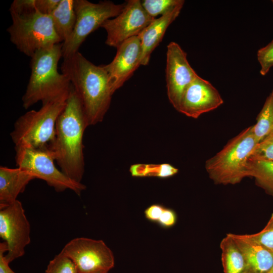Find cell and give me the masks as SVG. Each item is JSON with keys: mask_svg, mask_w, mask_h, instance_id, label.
Masks as SVG:
<instances>
[{"mask_svg": "<svg viewBox=\"0 0 273 273\" xmlns=\"http://www.w3.org/2000/svg\"><path fill=\"white\" fill-rule=\"evenodd\" d=\"M10 12L19 15L36 11L35 0H14L10 8Z\"/></svg>", "mask_w": 273, "mask_h": 273, "instance_id": "4316f807", "label": "cell"}, {"mask_svg": "<svg viewBox=\"0 0 273 273\" xmlns=\"http://www.w3.org/2000/svg\"><path fill=\"white\" fill-rule=\"evenodd\" d=\"M60 2V0H35V8L39 13L50 15Z\"/></svg>", "mask_w": 273, "mask_h": 273, "instance_id": "f1b7e54d", "label": "cell"}, {"mask_svg": "<svg viewBox=\"0 0 273 273\" xmlns=\"http://www.w3.org/2000/svg\"><path fill=\"white\" fill-rule=\"evenodd\" d=\"M248 177H253L256 185L273 197V161L248 159Z\"/></svg>", "mask_w": 273, "mask_h": 273, "instance_id": "ffe728a7", "label": "cell"}, {"mask_svg": "<svg viewBox=\"0 0 273 273\" xmlns=\"http://www.w3.org/2000/svg\"><path fill=\"white\" fill-rule=\"evenodd\" d=\"M243 273H249V272L248 271H247V270H245L244 271Z\"/></svg>", "mask_w": 273, "mask_h": 273, "instance_id": "836d02e7", "label": "cell"}, {"mask_svg": "<svg viewBox=\"0 0 273 273\" xmlns=\"http://www.w3.org/2000/svg\"><path fill=\"white\" fill-rule=\"evenodd\" d=\"M67 99L49 102L37 111L31 110L20 116L10 133L15 147L49 149L55 140L57 119Z\"/></svg>", "mask_w": 273, "mask_h": 273, "instance_id": "5b68a950", "label": "cell"}, {"mask_svg": "<svg viewBox=\"0 0 273 273\" xmlns=\"http://www.w3.org/2000/svg\"><path fill=\"white\" fill-rule=\"evenodd\" d=\"M245 235L250 240L262 245L273 252V213L267 223L261 231Z\"/></svg>", "mask_w": 273, "mask_h": 273, "instance_id": "d4e9b609", "label": "cell"}, {"mask_svg": "<svg viewBox=\"0 0 273 273\" xmlns=\"http://www.w3.org/2000/svg\"><path fill=\"white\" fill-rule=\"evenodd\" d=\"M44 273H78L73 262L61 252L51 260Z\"/></svg>", "mask_w": 273, "mask_h": 273, "instance_id": "603a6c76", "label": "cell"}, {"mask_svg": "<svg viewBox=\"0 0 273 273\" xmlns=\"http://www.w3.org/2000/svg\"><path fill=\"white\" fill-rule=\"evenodd\" d=\"M176 221V212L173 209L165 208L157 223L164 228H169L174 226Z\"/></svg>", "mask_w": 273, "mask_h": 273, "instance_id": "83f0119b", "label": "cell"}, {"mask_svg": "<svg viewBox=\"0 0 273 273\" xmlns=\"http://www.w3.org/2000/svg\"><path fill=\"white\" fill-rule=\"evenodd\" d=\"M252 125L230 140L214 156L206 161L209 178L216 185H236L248 177L247 163L257 145Z\"/></svg>", "mask_w": 273, "mask_h": 273, "instance_id": "277c9868", "label": "cell"}, {"mask_svg": "<svg viewBox=\"0 0 273 273\" xmlns=\"http://www.w3.org/2000/svg\"><path fill=\"white\" fill-rule=\"evenodd\" d=\"M267 273H273V266Z\"/></svg>", "mask_w": 273, "mask_h": 273, "instance_id": "d6a6232c", "label": "cell"}, {"mask_svg": "<svg viewBox=\"0 0 273 273\" xmlns=\"http://www.w3.org/2000/svg\"><path fill=\"white\" fill-rule=\"evenodd\" d=\"M249 159L273 161V132L257 144Z\"/></svg>", "mask_w": 273, "mask_h": 273, "instance_id": "cb8c5ba5", "label": "cell"}, {"mask_svg": "<svg viewBox=\"0 0 273 273\" xmlns=\"http://www.w3.org/2000/svg\"><path fill=\"white\" fill-rule=\"evenodd\" d=\"M88 126L80 101L71 85L64 108L56 125L55 140L49 148L61 170L81 183L84 172L83 137Z\"/></svg>", "mask_w": 273, "mask_h": 273, "instance_id": "6da1fadb", "label": "cell"}, {"mask_svg": "<svg viewBox=\"0 0 273 273\" xmlns=\"http://www.w3.org/2000/svg\"><path fill=\"white\" fill-rule=\"evenodd\" d=\"M8 247L5 242L0 243V273H16L10 267L9 263L5 258V253Z\"/></svg>", "mask_w": 273, "mask_h": 273, "instance_id": "4dcf8cb0", "label": "cell"}, {"mask_svg": "<svg viewBox=\"0 0 273 273\" xmlns=\"http://www.w3.org/2000/svg\"><path fill=\"white\" fill-rule=\"evenodd\" d=\"M125 3L115 4L109 1L93 3L87 0H74L76 22L70 37L62 43V57L77 52L87 36L101 27L107 20L118 16Z\"/></svg>", "mask_w": 273, "mask_h": 273, "instance_id": "ba28073f", "label": "cell"}, {"mask_svg": "<svg viewBox=\"0 0 273 273\" xmlns=\"http://www.w3.org/2000/svg\"><path fill=\"white\" fill-rule=\"evenodd\" d=\"M178 172V169L169 164H160V178H167L172 176Z\"/></svg>", "mask_w": 273, "mask_h": 273, "instance_id": "1f68e13d", "label": "cell"}, {"mask_svg": "<svg viewBox=\"0 0 273 273\" xmlns=\"http://www.w3.org/2000/svg\"><path fill=\"white\" fill-rule=\"evenodd\" d=\"M61 57L62 43L41 49L31 58V74L22 98L25 109L38 102L43 105L67 99L71 84L68 77L58 70Z\"/></svg>", "mask_w": 273, "mask_h": 273, "instance_id": "3957f363", "label": "cell"}, {"mask_svg": "<svg viewBox=\"0 0 273 273\" xmlns=\"http://www.w3.org/2000/svg\"><path fill=\"white\" fill-rule=\"evenodd\" d=\"M61 69L80 101L88 126L101 122L114 94L104 65L94 64L78 51L63 58Z\"/></svg>", "mask_w": 273, "mask_h": 273, "instance_id": "7a4b0ae2", "label": "cell"}, {"mask_svg": "<svg viewBox=\"0 0 273 273\" xmlns=\"http://www.w3.org/2000/svg\"><path fill=\"white\" fill-rule=\"evenodd\" d=\"M223 101L216 88L198 75L188 86L178 111L193 118L219 107Z\"/></svg>", "mask_w": 273, "mask_h": 273, "instance_id": "4fadbf2b", "label": "cell"}, {"mask_svg": "<svg viewBox=\"0 0 273 273\" xmlns=\"http://www.w3.org/2000/svg\"><path fill=\"white\" fill-rule=\"evenodd\" d=\"M35 177L20 167H0V209L15 202L27 185Z\"/></svg>", "mask_w": 273, "mask_h": 273, "instance_id": "e0dca14e", "label": "cell"}, {"mask_svg": "<svg viewBox=\"0 0 273 273\" xmlns=\"http://www.w3.org/2000/svg\"><path fill=\"white\" fill-rule=\"evenodd\" d=\"M257 57L260 66V73L264 76L273 66V39L258 51Z\"/></svg>", "mask_w": 273, "mask_h": 273, "instance_id": "484cf974", "label": "cell"}, {"mask_svg": "<svg viewBox=\"0 0 273 273\" xmlns=\"http://www.w3.org/2000/svg\"><path fill=\"white\" fill-rule=\"evenodd\" d=\"M183 0H144L142 6L147 13L155 18L158 15H163L181 3Z\"/></svg>", "mask_w": 273, "mask_h": 273, "instance_id": "7402d4cb", "label": "cell"}, {"mask_svg": "<svg viewBox=\"0 0 273 273\" xmlns=\"http://www.w3.org/2000/svg\"><path fill=\"white\" fill-rule=\"evenodd\" d=\"M165 208L160 204L151 205L144 211L145 217L150 221L157 223Z\"/></svg>", "mask_w": 273, "mask_h": 273, "instance_id": "f546056e", "label": "cell"}, {"mask_svg": "<svg viewBox=\"0 0 273 273\" xmlns=\"http://www.w3.org/2000/svg\"><path fill=\"white\" fill-rule=\"evenodd\" d=\"M61 252L73 262L78 273H108L114 266L113 253L102 240L74 238Z\"/></svg>", "mask_w": 273, "mask_h": 273, "instance_id": "9c48e42d", "label": "cell"}, {"mask_svg": "<svg viewBox=\"0 0 273 273\" xmlns=\"http://www.w3.org/2000/svg\"><path fill=\"white\" fill-rule=\"evenodd\" d=\"M252 131L257 143L273 132V89L267 97L252 125Z\"/></svg>", "mask_w": 273, "mask_h": 273, "instance_id": "44dd1931", "label": "cell"}, {"mask_svg": "<svg viewBox=\"0 0 273 273\" xmlns=\"http://www.w3.org/2000/svg\"><path fill=\"white\" fill-rule=\"evenodd\" d=\"M165 72L168 98L178 111L185 89L198 74L189 64L186 53L173 41L167 47Z\"/></svg>", "mask_w": 273, "mask_h": 273, "instance_id": "7c38bea8", "label": "cell"}, {"mask_svg": "<svg viewBox=\"0 0 273 273\" xmlns=\"http://www.w3.org/2000/svg\"><path fill=\"white\" fill-rule=\"evenodd\" d=\"M242 252L249 273H267L273 266V252L245 235L229 233Z\"/></svg>", "mask_w": 273, "mask_h": 273, "instance_id": "9a60e30c", "label": "cell"}, {"mask_svg": "<svg viewBox=\"0 0 273 273\" xmlns=\"http://www.w3.org/2000/svg\"><path fill=\"white\" fill-rule=\"evenodd\" d=\"M30 225L20 201L0 209V237L8 247L5 257L10 263L25 253L30 243Z\"/></svg>", "mask_w": 273, "mask_h": 273, "instance_id": "30bf717a", "label": "cell"}, {"mask_svg": "<svg viewBox=\"0 0 273 273\" xmlns=\"http://www.w3.org/2000/svg\"><path fill=\"white\" fill-rule=\"evenodd\" d=\"M224 273H243L246 265L243 255L229 234L220 244Z\"/></svg>", "mask_w": 273, "mask_h": 273, "instance_id": "d6986e66", "label": "cell"}, {"mask_svg": "<svg viewBox=\"0 0 273 273\" xmlns=\"http://www.w3.org/2000/svg\"><path fill=\"white\" fill-rule=\"evenodd\" d=\"M15 150L16 166L27 170L35 178L45 181L57 192L69 189L79 196L86 189L84 185L71 179L56 167L49 148L21 146L15 147Z\"/></svg>", "mask_w": 273, "mask_h": 273, "instance_id": "52a82bcc", "label": "cell"}, {"mask_svg": "<svg viewBox=\"0 0 273 273\" xmlns=\"http://www.w3.org/2000/svg\"><path fill=\"white\" fill-rule=\"evenodd\" d=\"M125 3L118 16L107 20L101 27L106 31L105 43L110 47L117 48L126 40L139 36L155 19L145 10L141 1L129 0Z\"/></svg>", "mask_w": 273, "mask_h": 273, "instance_id": "8fae6325", "label": "cell"}, {"mask_svg": "<svg viewBox=\"0 0 273 273\" xmlns=\"http://www.w3.org/2000/svg\"><path fill=\"white\" fill-rule=\"evenodd\" d=\"M12 24L7 29L11 41L31 58L37 51L62 43L50 15L37 10L25 15L11 13Z\"/></svg>", "mask_w": 273, "mask_h": 273, "instance_id": "8992f818", "label": "cell"}, {"mask_svg": "<svg viewBox=\"0 0 273 273\" xmlns=\"http://www.w3.org/2000/svg\"><path fill=\"white\" fill-rule=\"evenodd\" d=\"M55 30L62 43L71 35L76 22L74 0H60L50 15Z\"/></svg>", "mask_w": 273, "mask_h": 273, "instance_id": "ac0fdd59", "label": "cell"}, {"mask_svg": "<svg viewBox=\"0 0 273 273\" xmlns=\"http://www.w3.org/2000/svg\"><path fill=\"white\" fill-rule=\"evenodd\" d=\"M184 3L160 17L155 18L139 34L142 50L141 65L148 64L152 53L161 41L168 26L179 15Z\"/></svg>", "mask_w": 273, "mask_h": 273, "instance_id": "2e32d148", "label": "cell"}, {"mask_svg": "<svg viewBox=\"0 0 273 273\" xmlns=\"http://www.w3.org/2000/svg\"><path fill=\"white\" fill-rule=\"evenodd\" d=\"M116 49V54L112 61L104 65L113 93L121 87L141 65L142 53L138 36L126 40Z\"/></svg>", "mask_w": 273, "mask_h": 273, "instance_id": "5bb4252c", "label": "cell"}, {"mask_svg": "<svg viewBox=\"0 0 273 273\" xmlns=\"http://www.w3.org/2000/svg\"><path fill=\"white\" fill-rule=\"evenodd\" d=\"M272 3H273V1H272Z\"/></svg>", "mask_w": 273, "mask_h": 273, "instance_id": "e575fe53", "label": "cell"}]
</instances>
